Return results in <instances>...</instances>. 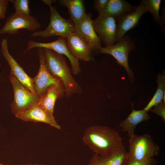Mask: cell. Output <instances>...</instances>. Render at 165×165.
Listing matches in <instances>:
<instances>
[{
	"label": "cell",
	"instance_id": "15",
	"mask_svg": "<svg viewBox=\"0 0 165 165\" xmlns=\"http://www.w3.org/2000/svg\"><path fill=\"white\" fill-rule=\"evenodd\" d=\"M91 16L87 14L79 23L75 24V31L87 42L93 51H97L101 42L94 29Z\"/></svg>",
	"mask_w": 165,
	"mask_h": 165
},
{
	"label": "cell",
	"instance_id": "16",
	"mask_svg": "<svg viewBox=\"0 0 165 165\" xmlns=\"http://www.w3.org/2000/svg\"><path fill=\"white\" fill-rule=\"evenodd\" d=\"M128 159L127 152L123 145L110 154L101 156L95 154L87 165H124Z\"/></svg>",
	"mask_w": 165,
	"mask_h": 165
},
{
	"label": "cell",
	"instance_id": "6",
	"mask_svg": "<svg viewBox=\"0 0 165 165\" xmlns=\"http://www.w3.org/2000/svg\"><path fill=\"white\" fill-rule=\"evenodd\" d=\"M135 48L133 40L128 36L124 35L118 42L111 46L101 47L97 52L112 55L116 60L118 63L124 67L129 79L133 83L134 75L129 66L128 58L129 53Z\"/></svg>",
	"mask_w": 165,
	"mask_h": 165
},
{
	"label": "cell",
	"instance_id": "9",
	"mask_svg": "<svg viewBox=\"0 0 165 165\" xmlns=\"http://www.w3.org/2000/svg\"><path fill=\"white\" fill-rule=\"evenodd\" d=\"M116 19L109 16H99L92 20L95 31L105 47L116 43L117 24Z\"/></svg>",
	"mask_w": 165,
	"mask_h": 165
},
{
	"label": "cell",
	"instance_id": "24",
	"mask_svg": "<svg viewBox=\"0 0 165 165\" xmlns=\"http://www.w3.org/2000/svg\"><path fill=\"white\" fill-rule=\"evenodd\" d=\"M156 163L154 158L140 160L128 159L124 165H156Z\"/></svg>",
	"mask_w": 165,
	"mask_h": 165
},
{
	"label": "cell",
	"instance_id": "27",
	"mask_svg": "<svg viewBox=\"0 0 165 165\" xmlns=\"http://www.w3.org/2000/svg\"><path fill=\"white\" fill-rule=\"evenodd\" d=\"M108 2V0H95L93 2V7L99 12L105 8Z\"/></svg>",
	"mask_w": 165,
	"mask_h": 165
},
{
	"label": "cell",
	"instance_id": "23",
	"mask_svg": "<svg viewBox=\"0 0 165 165\" xmlns=\"http://www.w3.org/2000/svg\"><path fill=\"white\" fill-rule=\"evenodd\" d=\"M13 3L15 13L22 15L28 16L31 12L29 6L28 0H9Z\"/></svg>",
	"mask_w": 165,
	"mask_h": 165
},
{
	"label": "cell",
	"instance_id": "22",
	"mask_svg": "<svg viewBox=\"0 0 165 165\" xmlns=\"http://www.w3.org/2000/svg\"><path fill=\"white\" fill-rule=\"evenodd\" d=\"M141 2L144 5L147 12L152 15L156 22L160 26L162 27L163 24L159 13L162 0H142Z\"/></svg>",
	"mask_w": 165,
	"mask_h": 165
},
{
	"label": "cell",
	"instance_id": "18",
	"mask_svg": "<svg viewBox=\"0 0 165 165\" xmlns=\"http://www.w3.org/2000/svg\"><path fill=\"white\" fill-rule=\"evenodd\" d=\"M132 105V111L131 112L125 119L119 124V127L123 129V131L127 132L130 138L134 134V130L138 124L150 118L148 114V112L143 109L135 110L133 108V104Z\"/></svg>",
	"mask_w": 165,
	"mask_h": 165
},
{
	"label": "cell",
	"instance_id": "20",
	"mask_svg": "<svg viewBox=\"0 0 165 165\" xmlns=\"http://www.w3.org/2000/svg\"><path fill=\"white\" fill-rule=\"evenodd\" d=\"M58 2L67 8L70 19L74 24L80 22L86 14L83 0H59Z\"/></svg>",
	"mask_w": 165,
	"mask_h": 165
},
{
	"label": "cell",
	"instance_id": "11",
	"mask_svg": "<svg viewBox=\"0 0 165 165\" xmlns=\"http://www.w3.org/2000/svg\"><path fill=\"white\" fill-rule=\"evenodd\" d=\"M1 53L8 63L10 73L12 74L25 88L30 91L35 93L33 78L29 76L22 67L10 53L8 50V39H2L1 42Z\"/></svg>",
	"mask_w": 165,
	"mask_h": 165
},
{
	"label": "cell",
	"instance_id": "5",
	"mask_svg": "<svg viewBox=\"0 0 165 165\" xmlns=\"http://www.w3.org/2000/svg\"><path fill=\"white\" fill-rule=\"evenodd\" d=\"M9 79L14 93L13 100L10 105L12 113L24 112L39 103L41 97L28 90L10 73Z\"/></svg>",
	"mask_w": 165,
	"mask_h": 165
},
{
	"label": "cell",
	"instance_id": "19",
	"mask_svg": "<svg viewBox=\"0 0 165 165\" xmlns=\"http://www.w3.org/2000/svg\"><path fill=\"white\" fill-rule=\"evenodd\" d=\"M64 94L63 85H52L48 87L46 94L41 97L38 104L49 112L53 115L56 100L63 97Z\"/></svg>",
	"mask_w": 165,
	"mask_h": 165
},
{
	"label": "cell",
	"instance_id": "2",
	"mask_svg": "<svg viewBox=\"0 0 165 165\" xmlns=\"http://www.w3.org/2000/svg\"><path fill=\"white\" fill-rule=\"evenodd\" d=\"M42 49L46 68L52 75L63 83L66 97L81 94V86L73 76L64 56L51 50Z\"/></svg>",
	"mask_w": 165,
	"mask_h": 165
},
{
	"label": "cell",
	"instance_id": "13",
	"mask_svg": "<svg viewBox=\"0 0 165 165\" xmlns=\"http://www.w3.org/2000/svg\"><path fill=\"white\" fill-rule=\"evenodd\" d=\"M68 47L72 54L78 60L85 61L94 60L91 48L77 33H71L66 38Z\"/></svg>",
	"mask_w": 165,
	"mask_h": 165
},
{
	"label": "cell",
	"instance_id": "10",
	"mask_svg": "<svg viewBox=\"0 0 165 165\" xmlns=\"http://www.w3.org/2000/svg\"><path fill=\"white\" fill-rule=\"evenodd\" d=\"M37 48L39 68L37 74L33 78V80L35 92L42 97L46 94L50 86L63 85L59 79L52 75L48 71L45 63L43 49L40 47Z\"/></svg>",
	"mask_w": 165,
	"mask_h": 165
},
{
	"label": "cell",
	"instance_id": "17",
	"mask_svg": "<svg viewBox=\"0 0 165 165\" xmlns=\"http://www.w3.org/2000/svg\"><path fill=\"white\" fill-rule=\"evenodd\" d=\"M135 8L125 0H108L105 8L98 12L99 16H111L117 20L121 16L132 12Z\"/></svg>",
	"mask_w": 165,
	"mask_h": 165
},
{
	"label": "cell",
	"instance_id": "3",
	"mask_svg": "<svg viewBox=\"0 0 165 165\" xmlns=\"http://www.w3.org/2000/svg\"><path fill=\"white\" fill-rule=\"evenodd\" d=\"M50 8V22L47 27L42 31L34 32L31 36L44 38L58 36L66 38L75 31V24L70 19H65L59 14L55 7L51 4L57 2L54 0H43Z\"/></svg>",
	"mask_w": 165,
	"mask_h": 165
},
{
	"label": "cell",
	"instance_id": "4",
	"mask_svg": "<svg viewBox=\"0 0 165 165\" xmlns=\"http://www.w3.org/2000/svg\"><path fill=\"white\" fill-rule=\"evenodd\" d=\"M160 149L150 135L134 134L129 140L128 159L140 160L153 158L158 155Z\"/></svg>",
	"mask_w": 165,
	"mask_h": 165
},
{
	"label": "cell",
	"instance_id": "25",
	"mask_svg": "<svg viewBox=\"0 0 165 165\" xmlns=\"http://www.w3.org/2000/svg\"><path fill=\"white\" fill-rule=\"evenodd\" d=\"M159 116L165 122V103L162 101L153 106L149 110Z\"/></svg>",
	"mask_w": 165,
	"mask_h": 165
},
{
	"label": "cell",
	"instance_id": "12",
	"mask_svg": "<svg viewBox=\"0 0 165 165\" xmlns=\"http://www.w3.org/2000/svg\"><path fill=\"white\" fill-rule=\"evenodd\" d=\"M146 12L144 5L141 2L134 11L124 14L118 19L116 43L123 38L127 32L137 26L141 16Z\"/></svg>",
	"mask_w": 165,
	"mask_h": 165
},
{
	"label": "cell",
	"instance_id": "8",
	"mask_svg": "<svg viewBox=\"0 0 165 165\" xmlns=\"http://www.w3.org/2000/svg\"><path fill=\"white\" fill-rule=\"evenodd\" d=\"M38 47L50 49L59 54L65 56L70 61L73 73L76 75L80 72L81 69L79 60L75 57L70 51L67 44L66 38L58 36L56 40L46 43L31 40L28 41L27 47L28 50Z\"/></svg>",
	"mask_w": 165,
	"mask_h": 165
},
{
	"label": "cell",
	"instance_id": "7",
	"mask_svg": "<svg viewBox=\"0 0 165 165\" xmlns=\"http://www.w3.org/2000/svg\"><path fill=\"white\" fill-rule=\"evenodd\" d=\"M41 27L40 23L34 16L15 13L7 17L4 25L0 29V34H15L21 29L35 32Z\"/></svg>",
	"mask_w": 165,
	"mask_h": 165
},
{
	"label": "cell",
	"instance_id": "1",
	"mask_svg": "<svg viewBox=\"0 0 165 165\" xmlns=\"http://www.w3.org/2000/svg\"><path fill=\"white\" fill-rule=\"evenodd\" d=\"M82 140L95 154L101 156L112 154L123 145L119 133L106 126L96 125L89 127L84 132Z\"/></svg>",
	"mask_w": 165,
	"mask_h": 165
},
{
	"label": "cell",
	"instance_id": "26",
	"mask_svg": "<svg viewBox=\"0 0 165 165\" xmlns=\"http://www.w3.org/2000/svg\"><path fill=\"white\" fill-rule=\"evenodd\" d=\"M9 2V0H0V20L5 18Z\"/></svg>",
	"mask_w": 165,
	"mask_h": 165
},
{
	"label": "cell",
	"instance_id": "21",
	"mask_svg": "<svg viewBox=\"0 0 165 165\" xmlns=\"http://www.w3.org/2000/svg\"><path fill=\"white\" fill-rule=\"evenodd\" d=\"M156 82L158 85L157 90L151 100L143 109L145 111L148 112L153 106L163 101L165 94V75L164 73H159Z\"/></svg>",
	"mask_w": 165,
	"mask_h": 165
},
{
	"label": "cell",
	"instance_id": "14",
	"mask_svg": "<svg viewBox=\"0 0 165 165\" xmlns=\"http://www.w3.org/2000/svg\"><path fill=\"white\" fill-rule=\"evenodd\" d=\"M14 115L16 118L24 121L43 123L57 129H61L53 115L49 112L38 104L26 111Z\"/></svg>",
	"mask_w": 165,
	"mask_h": 165
}]
</instances>
